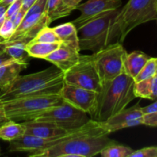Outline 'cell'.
I'll return each instance as SVG.
<instances>
[{
    "instance_id": "15",
    "label": "cell",
    "mask_w": 157,
    "mask_h": 157,
    "mask_svg": "<svg viewBox=\"0 0 157 157\" xmlns=\"http://www.w3.org/2000/svg\"><path fill=\"white\" fill-rule=\"evenodd\" d=\"M80 58V52L65 44H61L54 52L48 55L44 60L53 64V65L56 66L62 71L66 72L78 63Z\"/></svg>"
},
{
    "instance_id": "26",
    "label": "cell",
    "mask_w": 157,
    "mask_h": 157,
    "mask_svg": "<svg viewBox=\"0 0 157 157\" xmlns=\"http://www.w3.org/2000/svg\"><path fill=\"white\" fill-rule=\"evenodd\" d=\"M35 42H44V43H58L61 44V41L58 35L54 31L53 28H49L46 26L41 29L38 35L35 37L32 41Z\"/></svg>"
},
{
    "instance_id": "14",
    "label": "cell",
    "mask_w": 157,
    "mask_h": 157,
    "mask_svg": "<svg viewBox=\"0 0 157 157\" xmlns=\"http://www.w3.org/2000/svg\"><path fill=\"white\" fill-rule=\"evenodd\" d=\"M121 5V0H87L86 2L77 6L76 9L81 12V15L71 22L78 30L81 26L93 18L109 11L119 9Z\"/></svg>"
},
{
    "instance_id": "27",
    "label": "cell",
    "mask_w": 157,
    "mask_h": 157,
    "mask_svg": "<svg viewBox=\"0 0 157 157\" xmlns=\"http://www.w3.org/2000/svg\"><path fill=\"white\" fill-rule=\"evenodd\" d=\"M156 58H150L134 78L135 82H139L156 76Z\"/></svg>"
},
{
    "instance_id": "4",
    "label": "cell",
    "mask_w": 157,
    "mask_h": 157,
    "mask_svg": "<svg viewBox=\"0 0 157 157\" xmlns=\"http://www.w3.org/2000/svg\"><path fill=\"white\" fill-rule=\"evenodd\" d=\"M153 20H157V0H129L110 25L107 46L123 44L135 28Z\"/></svg>"
},
{
    "instance_id": "43",
    "label": "cell",
    "mask_w": 157,
    "mask_h": 157,
    "mask_svg": "<svg viewBox=\"0 0 157 157\" xmlns=\"http://www.w3.org/2000/svg\"><path fill=\"white\" fill-rule=\"evenodd\" d=\"M1 40H4V39H2V38H0V41H1Z\"/></svg>"
},
{
    "instance_id": "36",
    "label": "cell",
    "mask_w": 157,
    "mask_h": 157,
    "mask_svg": "<svg viewBox=\"0 0 157 157\" xmlns=\"http://www.w3.org/2000/svg\"><path fill=\"white\" fill-rule=\"evenodd\" d=\"M81 0H63V2L72 10L76 9L77 6L81 3Z\"/></svg>"
},
{
    "instance_id": "32",
    "label": "cell",
    "mask_w": 157,
    "mask_h": 157,
    "mask_svg": "<svg viewBox=\"0 0 157 157\" xmlns=\"http://www.w3.org/2000/svg\"><path fill=\"white\" fill-rule=\"evenodd\" d=\"M143 125L149 127H157V111L144 114L143 117Z\"/></svg>"
},
{
    "instance_id": "37",
    "label": "cell",
    "mask_w": 157,
    "mask_h": 157,
    "mask_svg": "<svg viewBox=\"0 0 157 157\" xmlns=\"http://www.w3.org/2000/svg\"><path fill=\"white\" fill-rule=\"evenodd\" d=\"M36 1V0H21V9L22 10H24L25 12H27L29 9V8L34 4V2Z\"/></svg>"
},
{
    "instance_id": "33",
    "label": "cell",
    "mask_w": 157,
    "mask_h": 157,
    "mask_svg": "<svg viewBox=\"0 0 157 157\" xmlns=\"http://www.w3.org/2000/svg\"><path fill=\"white\" fill-rule=\"evenodd\" d=\"M26 12H25L22 9H20L18 12H17L15 15H14L12 18H10L12 20V21L14 22V25H15V28H17V26L21 22V21L23 20V18L25 16Z\"/></svg>"
},
{
    "instance_id": "8",
    "label": "cell",
    "mask_w": 157,
    "mask_h": 157,
    "mask_svg": "<svg viewBox=\"0 0 157 157\" xmlns=\"http://www.w3.org/2000/svg\"><path fill=\"white\" fill-rule=\"evenodd\" d=\"M87 113L64 101L62 104L47 110L35 121L49 123L66 131L79 130L88 124Z\"/></svg>"
},
{
    "instance_id": "39",
    "label": "cell",
    "mask_w": 157,
    "mask_h": 157,
    "mask_svg": "<svg viewBox=\"0 0 157 157\" xmlns=\"http://www.w3.org/2000/svg\"><path fill=\"white\" fill-rule=\"evenodd\" d=\"M8 121H9V120L8 119L6 113H5L4 109H3L2 106L0 104V126H2L3 124L7 122Z\"/></svg>"
},
{
    "instance_id": "18",
    "label": "cell",
    "mask_w": 157,
    "mask_h": 157,
    "mask_svg": "<svg viewBox=\"0 0 157 157\" xmlns=\"http://www.w3.org/2000/svg\"><path fill=\"white\" fill-rule=\"evenodd\" d=\"M150 57L140 51H134L126 55L124 62V72L134 79Z\"/></svg>"
},
{
    "instance_id": "5",
    "label": "cell",
    "mask_w": 157,
    "mask_h": 157,
    "mask_svg": "<svg viewBox=\"0 0 157 157\" xmlns=\"http://www.w3.org/2000/svg\"><path fill=\"white\" fill-rule=\"evenodd\" d=\"M61 95H44L18 98L1 104L9 120L29 121L36 120L47 110L62 104Z\"/></svg>"
},
{
    "instance_id": "29",
    "label": "cell",
    "mask_w": 157,
    "mask_h": 157,
    "mask_svg": "<svg viewBox=\"0 0 157 157\" xmlns=\"http://www.w3.org/2000/svg\"><path fill=\"white\" fill-rule=\"evenodd\" d=\"M48 0H36L34 4L29 8L26 12L25 15H30L32 14L43 13L47 12Z\"/></svg>"
},
{
    "instance_id": "1",
    "label": "cell",
    "mask_w": 157,
    "mask_h": 157,
    "mask_svg": "<svg viewBox=\"0 0 157 157\" xmlns=\"http://www.w3.org/2000/svg\"><path fill=\"white\" fill-rule=\"evenodd\" d=\"M64 76V72L55 65L36 73L18 75L7 88L0 91V104L27 97L60 95Z\"/></svg>"
},
{
    "instance_id": "6",
    "label": "cell",
    "mask_w": 157,
    "mask_h": 157,
    "mask_svg": "<svg viewBox=\"0 0 157 157\" xmlns=\"http://www.w3.org/2000/svg\"><path fill=\"white\" fill-rule=\"evenodd\" d=\"M120 9L109 11L85 23L78 30L80 51L88 50L93 53L107 46L109 29Z\"/></svg>"
},
{
    "instance_id": "40",
    "label": "cell",
    "mask_w": 157,
    "mask_h": 157,
    "mask_svg": "<svg viewBox=\"0 0 157 157\" xmlns=\"http://www.w3.org/2000/svg\"><path fill=\"white\" fill-rule=\"evenodd\" d=\"M15 1V0H0V4L4 5V6H8V7H9V6Z\"/></svg>"
},
{
    "instance_id": "16",
    "label": "cell",
    "mask_w": 157,
    "mask_h": 157,
    "mask_svg": "<svg viewBox=\"0 0 157 157\" xmlns=\"http://www.w3.org/2000/svg\"><path fill=\"white\" fill-rule=\"evenodd\" d=\"M25 129V134L37 136L44 139L49 138H57L65 136L71 131H66L60 127L51 124L49 123L42 121H29L21 123Z\"/></svg>"
},
{
    "instance_id": "22",
    "label": "cell",
    "mask_w": 157,
    "mask_h": 157,
    "mask_svg": "<svg viewBox=\"0 0 157 157\" xmlns=\"http://www.w3.org/2000/svg\"><path fill=\"white\" fill-rule=\"evenodd\" d=\"M61 44L58 43H44L30 41L26 44V51L31 58L44 59L55 50Z\"/></svg>"
},
{
    "instance_id": "7",
    "label": "cell",
    "mask_w": 157,
    "mask_h": 157,
    "mask_svg": "<svg viewBox=\"0 0 157 157\" xmlns=\"http://www.w3.org/2000/svg\"><path fill=\"white\" fill-rule=\"evenodd\" d=\"M127 55L123 44L115 43L90 55L101 84L124 73V62Z\"/></svg>"
},
{
    "instance_id": "2",
    "label": "cell",
    "mask_w": 157,
    "mask_h": 157,
    "mask_svg": "<svg viewBox=\"0 0 157 157\" xmlns=\"http://www.w3.org/2000/svg\"><path fill=\"white\" fill-rule=\"evenodd\" d=\"M99 122L86 131L69 138L32 157H92L100 154L105 147L117 144Z\"/></svg>"
},
{
    "instance_id": "11",
    "label": "cell",
    "mask_w": 157,
    "mask_h": 157,
    "mask_svg": "<svg viewBox=\"0 0 157 157\" xmlns=\"http://www.w3.org/2000/svg\"><path fill=\"white\" fill-rule=\"evenodd\" d=\"M50 24L47 12L25 15L21 22L17 26L12 37L6 41L27 44L35 38L41 29Z\"/></svg>"
},
{
    "instance_id": "12",
    "label": "cell",
    "mask_w": 157,
    "mask_h": 157,
    "mask_svg": "<svg viewBox=\"0 0 157 157\" xmlns=\"http://www.w3.org/2000/svg\"><path fill=\"white\" fill-rule=\"evenodd\" d=\"M98 92L64 83L61 90V98L74 107L91 115L96 104Z\"/></svg>"
},
{
    "instance_id": "28",
    "label": "cell",
    "mask_w": 157,
    "mask_h": 157,
    "mask_svg": "<svg viewBox=\"0 0 157 157\" xmlns=\"http://www.w3.org/2000/svg\"><path fill=\"white\" fill-rule=\"evenodd\" d=\"M15 26L11 18H6L0 26V38L8 40L12 37L15 31Z\"/></svg>"
},
{
    "instance_id": "17",
    "label": "cell",
    "mask_w": 157,
    "mask_h": 157,
    "mask_svg": "<svg viewBox=\"0 0 157 157\" xmlns=\"http://www.w3.org/2000/svg\"><path fill=\"white\" fill-rule=\"evenodd\" d=\"M53 29L61 40V44L72 48L78 52H81L78 30L71 21L60 25L53 28Z\"/></svg>"
},
{
    "instance_id": "21",
    "label": "cell",
    "mask_w": 157,
    "mask_h": 157,
    "mask_svg": "<svg viewBox=\"0 0 157 157\" xmlns=\"http://www.w3.org/2000/svg\"><path fill=\"white\" fill-rule=\"evenodd\" d=\"M25 133V129L22 124H18L16 121H8L0 126V139L6 141L15 140Z\"/></svg>"
},
{
    "instance_id": "42",
    "label": "cell",
    "mask_w": 157,
    "mask_h": 157,
    "mask_svg": "<svg viewBox=\"0 0 157 157\" xmlns=\"http://www.w3.org/2000/svg\"><path fill=\"white\" fill-rule=\"evenodd\" d=\"M156 75L157 76V58H156Z\"/></svg>"
},
{
    "instance_id": "3",
    "label": "cell",
    "mask_w": 157,
    "mask_h": 157,
    "mask_svg": "<svg viewBox=\"0 0 157 157\" xmlns=\"http://www.w3.org/2000/svg\"><path fill=\"white\" fill-rule=\"evenodd\" d=\"M135 81L125 72L101 84L90 119L103 122L125 109L136 98Z\"/></svg>"
},
{
    "instance_id": "34",
    "label": "cell",
    "mask_w": 157,
    "mask_h": 157,
    "mask_svg": "<svg viewBox=\"0 0 157 157\" xmlns=\"http://www.w3.org/2000/svg\"><path fill=\"white\" fill-rule=\"evenodd\" d=\"M12 61H15L6 51H3L2 52L0 53V66L2 65V64H7V63L12 62Z\"/></svg>"
},
{
    "instance_id": "41",
    "label": "cell",
    "mask_w": 157,
    "mask_h": 157,
    "mask_svg": "<svg viewBox=\"0 0 157 157\" xmlns=\"http://www.w3.org/2000/svg\"><path fill=\"white\" fill-rule=\"evenodd\" d=\"M6 47V40H1L0 41V53L5 51Z\"/></svg>"
},
{
    "instance_id": "31",
    "label": "cell",
    "mask_w": 157,
    "mask_h": 157,
    "mask_svg": "<svg viewBox=\"0 0 157 157\" xmlns=\"http://www.w3.org/2000/svg\"><path fill=\"white\" fill-rule=\"evenodd\" d=\"M21 8V0H15L8 7L6 12V18H10L17 13Z\"/></svg>"
},
{
    "instance_id": "38",
    "label": "cell",
    "mask_w": 157,
    "mask_h": 157,
    "mask_svg": "<svg viewBox=\"0 0 157 157\" xmlns=\"http://www.w3.org/2000/svg\"><path fill=\"white\" fill-rule=\"evenodd\" d=\"M8 6L0 4V26H1L2 23L5 20V18H6V12Z\"/></svg>"
},
{
    "instance_id": "10",
    "label": "cell",
    "mask_w": 157,
    "mask_h": 157,
    "mask_svg": "<svg viewBox=\"0 0 157 157\" xmlns=\"http://www.w3.org/2000/svg\"><path fill=\"white\" fill-rule=\"evenodd\" d=\"M64 83L99 92L101 87L99 75L90 55H81L79 61L64 72Z\"/></svg>"
},
{
    "instance_id": "30",
    "label": "cell",
    "mask_w": 157,
    "mask_h": 157,
    "mask_svg": "<svg viewBox=\"0 0 157 157\" xmlns=\"http://www.w3.org/2000/svg\"><path fill=\"white\" fill-rule=\"evenodd\" d=\"M130 157H157V147L153 146L133 150Z\"/></svg>"
},
{
    "instance_id": "24",
    "label": "cell",
    "mask_w": 157,
    "mask_h": 157,
    "mask_svg": "<svg viewBox=\"0 0 157 157\" xmlns=\"http://www.w3.org/2000/svg\"><path fill=\"white\" fill-rule=\"evenodd\" d=\"M6 42L5 51L13 58L14 61L29 64L31 57L26 51V44L20 42Z\"/></svg>"
},
{
    "instance_id": "23",
    "label": "cell",
    "mask_w": 157,
    "mask_h": 157,
    "mask_svg": "<svg viewBox=\"0 0 157 157\" xmlns=\"http://www.w3.org/2000/svg\"><path fill=\"white\" fill-rule=\"evenodd\" d=\"M72 11L63 2V0H48L47 12L51 23L59 18L68 16Z\"/></svg>"
},
{
    "instance_id": "19",
    "label": "cell",
    "mask_w": 157,
    "mask_h": 157,
    "mask_svg": "<svg viewBox=\"0 0 157 157\" xmlns=\"http://www.w3.org/2000/svg\"><path fill=\"white\" fill-rule=\"evenodd\" d=\"M28 65L15 61L0 66V90L7 88Z\"/></svg>"
},
{
    "instance_id": "35",
    "label": "cell",
    "mask_w": 157,
    "mask_h": 157,
    "mask_svg": "<svg viewBox=\"0 0 157 157\" xmlns=\"http://www.w3.org/2000/svg\"><path fill=\"white\" fill-rule=\"evenodd\" d=\"M142 111L144 114H147V113H154L157 111V99L155 101L154 103L147 106V107H142Z\"/></svg>"
},
{
    "instance_id": "20",
    "label": "cell",
    "mask_w": 157,
    "mask_h": 157,
    "mask_svg": "<svg viewBox=\"0 0 157 157\" xmlns=\"http://www.w3.org/2000/svg\"><path fill=\"white\" fill-rule=\"evenodd\" d=\"M134 94L136 98L156 101L157 99V76L135 82Z\"/></svg>"
},
{
    "instance_id": "13",
    "label": "cell",
    "mask_w": 157,
    "mask_h": 157,
    "mask_svg": "<svg viewBox=\"0 0 157 157\" xmlns=\"http://www.w3.org/2000/svg\"><path fill=\"white\" fill-rule=\"evenodd\" d=\"M144 113L139 103L130 108H125L107 121L99 122L108 134L122 129L142 125Z\"/></svg>"
},
{
    "instance_id": "25",
    "label": "cell",
    "mask_w": 157,
    "mask_h": 157,
    "mask_svg": "<svg viewBox=\"0 0 157 157\" xmlns=\"http://www.w3.org/2000/svg\"><path fill=\"white\" fill-rule=\"evenodd\" d=\"M133 152V150L130 147L117 143L105 147L100 154L103 157H130Z\"/></svg>"
},
{
    "instance_id": "9",
    "label": "cell",
    "mask_w": 157,
    "mask_h": 157,
    "mask_svg": "<svg viewBox=\"0 0 157 157\" xmlns=\"http://www.w3.org/2000/svg\"><path fill=\"white\" fill-rule=\"evenodd\" d=\"M97 121L90 120L88 124H86L84 127L79 130H74L70 132L68 134L65 136H60L57 138H49V139H44L39 138L37 136H31V135L24 134L18 139L15 140L10 142V145L9 147V152H19V153H27L28 156L32 157L34 154L40 153L44 150L54 147L69 138L75 136L76 135L80 134L83 132L93 127Z\"/></svg>"
}]
</instances>
